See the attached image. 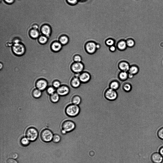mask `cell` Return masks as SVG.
Returning <instances> with one entry per match:
<instances>
[{"instance_id":"ba28073f","label":"cell","mask_w":163,"mask_h":163,"mask_svg":"<svg viewBox=\"0 0 163 163\" xmlns=\"http://www.w3.org/2000/svg\"><path fill=\"white\" fill-rule=\"evenodd\" d=\"M48 82L46 80L41 79L38 80L35 83V85L37 89L41 91L43 90L47 87Z\"/></svg>"},{"instance_id":"cb8c5ba5","label":"cell","mask_w":163,"mask_h":163,"mask_svg":"<svg viewBox=\"0 0 163 163\" xmlns=\"http://www.w3.org/2000/svg\"><path fill=\"white\" fill-rule=\"evenodd\" d=\"M119 77L121 80L125 81L128 77V73L126 72L122 71L119 73Z\"/></svg>"},{"instance_id":"f6af8a7d","label":"cell","mask_w":163,"mask_h":163,"mask_svg":"<svg viewBox=\"0 0 163 163\" xmlns=\"http://www.w3.org/2000/svg\"><path fill=\"white\" fill-rule=\"evenodd\" d=\"M85 0H78L80 1H82V2L84 1Z\"/></svg>"},{"instance_id":"52a82bcc","label":"cell","mask_w":163,"mask_h":163,"mask_svg":"<svg viewBox=\"0 0 163 163\" xmlns=\"http://www.w3.org/2000/svg\"><path fill=\"white\" fill-rule=\"evenodd\" d=\"M104 96L105 98L109 100H114L116 99L117 96L116 92L115 90L110 88L107 90L105 92Z\"/></svg>"},{"instance_id":"ffe728a7","label":"cell","mask_w":163,"mask_h":163,"mask_svg":"<svg viewBox=\"0 0 163 163\" xmlns=\"http://www.w3.org/2000/svg\"><path fill=\"white\" fill-rule=\"evenodd\" d=\"M127 46L126 42L123 40L119 41L117 43V47L118 49L121 50H125Z\"/></svg>"},{"instance_id":"484cf974","label":"cell","mask_w":163,"mask_h":163,"mask_svg":"<svg viewBox=\"0 0 163 163\" xmlns=\"http://www.w3.org/2000/svg\"><path fill=\"white\" fill-rule=\"evenodd\" d=\"M41 91L37 89L34 90L32 92L33 96L36 98L40 97L41 96Z\"/></svg>"},{"instance_id":"7bdbcfd3","label":"cell","mask_w":163,"mask_h":163,"mask_svg":"<svg viewBox=\"0 0 163 163\" xmlns=\"http://www.w3.org/2000/svg\"><path fill=\"white\" fill-rule=\"evenodd\" d=\"M133 75L129 73L128 74V77L131 78L133 77Z\"/></svg>"},{"instance_id":"d590c367","label":"cell","mask_w":163,"mask_h":163,"mask_svg":"<svg viewBox=\"0 0 163 163\" xmlns=\"http://www.w3.org/2000/svg\"><path fill=\"white\" fill-rule=\"evenodd\" d=\"M74 59L75 62H80L82 60V58L79 55L75 56Z\"/></svg>"},{"instance_id":"bcb514c9","label":"cell","mask_w":163,"mask_h":163,"mask_svg":"<svg viewBox=\"0 0 163 163\" xmlns=\"http://www.w3.org/2000/svg\"><path fill=\"white\" fill-rule=\"evenodd\" d=\"M162 140V142H163V139Z\"/></svg>"},{"instance_id":"d4e9b609","label":"cell","mask_w":163,"mask_h":163,"mask_svg":"<svg viewBox=\"0 0 163 163\" xmlns=\"http://www.w3.org/2000/svg\"><path fill=\"white\" fill-rule=\"evenodd\" d=\"M38 40L40 43L42 44H44L47 42L48 38L45 36L42 35L38 37Z\"/></svg>"},{"instance_id":"5bb4252c","label":"cell","mask_w":163,"mask_h":163,"mask_svg":"<svg viewBox=\"0 0 163 163\" xmlns=\"http://www.w3.org/2000/svg\"><path fill=\"white\" fill-rule=\"evenodd\" d=\"M62 45L59 42L55 41L52 43L51 47L53 51L56 53L59 51L61 49Z\"/></svg>"},{"instance_id":"4316f807","label":"cell","mask_w":163,"mask_h":163,"mask_svg":"<svg viewBox=\"0 0 163 163\" xmlns=\"http://www.w3.org/2000/svg\"><path fill=\"white\" fill-rule=\"evenodd\" d=\"M61 138L60 136L57 134L53 135L52 141L54 143L59 142L61 140Z\"/></svg>"},{"instance_id":"4dcf8cb0","label":"cell","mask_w":163,"mask_h":163,"mask_svg":"<svg viewBox=\"0 0 163 163\" xmlns=\"http://www.w3.org/2000/svg\"><path fill=\"white\" fill-rule=\"evenodd\" d=\"M52 86L56 89L61 85L60 82L57 80L54 81L52 83Z\"/></svg>"},{"instance_id":"d6986e66","label":"cell","mask_w":163,"mask_h":163,"mask_svg":"<svg viewBox=\"0 0 163 163\" xmlns=\"http://www.w3.org/2000/svg\"><path fill=\"white\" fill-rule=\"evenodd\" d=\"M60 96L56 92L50 95V99L51 101L53 103H58L60 99Z\"/></svg>"},{"instance_id":"9a60e30c","label":"cell","mask_w":163,"mask_h":163,"mask_svg":"<svg viewBox=\"0 0 163 163\" xmlns=\"http://www.w3.org/2000/svg\"><path fill=\"white\" fill-rule=\"evenodd\" d=\"M81 83L79 77H75L71 81L70 84L72 87L76 88H79L80 86Z\"/></svg>"},{"instance_id":"1f68e13d","label":"cell","mask_w":163,"mask_h":163,"mask_svg":"<svg viewBox=\"0 0 163 163\" xmlns=\"http://www.w3.org/2000/svg\"><path fill=\"white\" fill-rule=\"evenodd\" d=\"M157 135L160 139H163V127L160 128L157 131Z\"/></svg>"},{"instance_id":"60d3db41","label":"cell","mask_w":163,"mask_h":163,"mask_svg":"<svg viewBox=\"0 0 163 163\" xmlns=\"http://www.w3.org/2000/svg\"><path fill=\"white\" fill-rule=\"evenodd\" d=\"M4 1L7 3L8 4H11L14 2V0H4Z\"/></svg>"},{"instance_id":"4fadbf2b","label":"cell","mask_w":163,"mask_h":163,"mask_svg":"<svg viewBox=\"0 0 163 163\" xmlns=\"http://www.w3.org/2000/svg\"><path fill=\"white\" fill-rule=\"evenodd\" d=\"M79 78L81 83H85L89 81L91 79V76L88 73L85 72L79 75Z\"/></svg>"},{"instance_id":"74e56055","label":"cell","mask_w":163,"mask_h":163,"mask_svg":"<svg viewBox=\"0 0 163 163\" xmlns=\"http://www.w3.org/2000/svg\"><path fill=\"white\" fill-rule=\"evenodd\" d=\"M18 155L16 153H13L11 154L10 155V158L13 159L16 158L18 157Z\"/></svg>"},{"instance_id":"8fae6325","label":"cell","mask_w":163,"mask_h":163,"mask_svg":"<svg viewBox=\"0 0 163 163\" xmlns=\"http://www.w3.org/2000/svg\"><path fill=\"white\" fill-rule=\"evenodd\" d=\"M96 44L93 42L88 43L86 45V49L88 53L90 54H92L95 52L97 49Z\"/></svg>"},{"instance_id":"8d00e7d4","label":"cell","mask_w":163,"mask_h":163,"mask_svg":"<svg viewBox=\"0 0 163 163\" xmlns=\"http://www.w3.org/2000/svg\"><path fill=\"white\" fill-rule=\"evenodd\" d=\"M6 163H18L15 159L10 158L7 160Z\"/></svg>"},{"instance_id":"7c38bea8","label":"cell","mask_w":163,"mask_h":163,"mask_svg":"<svg viewBox=\"0 0 163 163\" xmlns=\"http://www.w3.org/2000/svg\"><path fill=\"white\" fill-rule=\"evenodd\" d=\"M152 161L154 163H161L163 160V157L159 153L155 152L151 156Z\"/></svg>"},{"instance_id":"277c9868","label":"cell","mask_w":163,"mask_h":163,"mask_svg":"<svg viewBox=\"0 0 163 163\" xmlns=\"http://www.w3.org/2000/svg\"><path fill=\"white\" fill-rule=\"evenodd\" d=\"M38 135V133L37 130L33 127L28 129L26 132V138L31 141L35 140L37 138Z\"/></svg>"},{"instance_id":"2e32d148","label":"cell","mask_w":163,"mask_h":163,"mask_svg":"<svg viewBox=\"0 0 163 163\" xmlns=\"http://www.w3.org/2000/svg\"><path fill=\"white\" fill-rule=\"evenodd\" d=\"M70 101L71 103L79 105L81 102L82 99L79 95L75 94L72 96Z\"/></svg>"},{"instance_id":"d6a6232c","label":"cell","mask_w":163,"mask_h":163,"mask_svg":"<svg viewBox=\"0 0 163 163\" xmlns=\"http://www.w3.org/2000/svg\"><path fill=\"white\" fill-rule=\"evenodd\" d=\"M47 93L51 95L55 92V89L53 86L48 87L47 89Z\"/></svg>"},{"instance_id":"f546056e","label":"cell","mask_w":163,"mask_h":163,"mask_svg":"<svg viewBox=\"0 0 163 163\" xmlns=\"http://www.w3.org/2000/svg\"><path fill=\"white\" fill-rule=\"evenodd\" d=\"M126 42L127 46L129 47H132L135 45V42L133 39H128Z\"/></svg>"},{"instance_id":"e0dca14e","label":"cell","mask_w":163,"mask_h":163,"mask_svg":"<svg viewBox=\"0 0 163 163\" xmlns=\"http://www.w3.org/2000/svg\"><path fill=\"white\" fill-rule=\"evenodd\" d=\"M130 67L129 64L125 61L121 62L119 64V68L122 71L127 72L129 71Z\"/></svg>"},{"instance_id":"603a6c76","label":"cell","mask_w":163,"mask_h":163,"mask_svg":"<svg viewBox=\"0 0 163 163\" xmlns=\"http://www.w3.org/2000/svg\"><path fill=\"white\" fill-rule=\"evenodd\" d=\"M59 42L62 45H65L68 43L69 41L68 37L66 36H61L59 38Z\"/></svg>"},{"instance_id":"7402d4cb","label":"cell","mask_w":163,"mask_h":163,"mask_svg":"<svg viewBox=\"0 0 163 163\" xmlns=\"http://www.w3.org/2000/svg\"><path fill=\"white\" fill-rule=\"evenodd\" d=\"M119 87L120 84L119 82L116 81H113L110 84V88L114 90L117 89Z\"/></svg>"},{"instance_id":"6da1fadb","label":"cell","mask_w":163,"mask_h":163,"mask_svg":"<svg viewBox=\"0 0 163 163\" xmlns=\"http://www.w3.org/2000/svg\"><path fill=\"white\" fill-rule=\"evenodd\" d=\"M64 111L67 116L70 117H74L79 114L80 108L79 105L71 103L66 107Z\"/></svg>"},{"instance_id":"30bf717a","label":"cell","mask_w":163,"mask_h":163,"mask_svg":"<svg viewBox=\"0 0 163 163\" xmlns=\"http://www.w3.org/2000/svg\"><path fill=\"white\" fill-rule=\"evenodd\" d=\"M84 66L80 62H75L72 65L71 68L73 71L76 73L81 72L83 70Z\"/></svg>"},{"instance_id":"ab89813d","label":"cell","mask_w":163,"mask_h":163,"mask_svg":"<svg viewBox=\"0 0 163 163\" xmlns=\"http://www.w3.org/2000/svg\"><path fill=\"white\" fill-rule=\"evenodd\" d=\"M159 153L163 157V147H161L159 150Z\"/></svg>"},{"instance_id":"5b68a950","label":"cell","mask_w":163,"mask_h":163,"mask_svg":"<svg viewBox=\"0 0 163 163\" xmlns=\"http://www.w3.org/2000/svg\"><path fill=\"white\" fill-rule=\"evenodd\" d=\"M53 135L50 130L45 129L42 131L41 134V137L44 141L48 142L52 140Z\"/></svg>"},{"instance_id":"b9f144b4","label":"cell","mask_w":163,"mask_h":163,"mask_svg":"<svg viewBox=\"0 0 163 163\" xmlns=\"http://www.w3.org/2000/svg\"><path fill=\"white\" fill-rule=\"evenodd\" d=\"M32 29L37 30L38 28V26L37 24H34L32 26Z\"/></svg>"},{"instance_id":"8992f818","label":"cell","mask_w":163,"mask_h":163,"mask_svg":"<svg viewBox=\"0 0 163 163\" xmlns=\"http://www.w3.org/2000/svg\"><path fill=\"white\" fill-rule=\"evenodd\" d=\"M70 91L69 87L65 85H61L56 89V92L60 96H65L68 95Z\"/></svg>"},{"instance_id":"ac0fdd59","label":"cell","mask_w":163,"mask_h":163,"mask_svg":"<svg viewBox=\"0 0 163 163\" xmlns=\"http://www.w3.org/2000/svg\"><path fill=\"white\" fill-rule=\"evenodd\" d=\"M29 34L31 37L33 39L37 38L40 36L39 32L38 30L33 29L30 30Z\"/></svg>"},{"instance_id":"f1b7e54d","label":"cell","mask_w":163,"mask_h":163,"mask_svg":"<svg viewBox=\"0 0 163 163\" xmlns=\"http://www.w3.org/2000/svg\"><path fill=\"white\" fill-rule=\"evenodd\" d=\"M123 89L126 92H128L130 91L131 89V85L128 83L125 84L123 86Z\"/></svg>"},{"instance_id":"3957f363","label":"cell","mask_w":163,"mask_h":163,"mask_svg":"<svg viewBox=\"0 0 163 163\" xmlns=\"http://www.w3.org/2000/svg\"><path fill=\"white\" fill-rule=\"evenodd\" d=\"M12 48L13 53L18 56L23 55L25 51V46L23 44L21 43L14 44Z\"/></svg>"},{"instance_id":"836d02e7","label":"cell","mask_w":163,"mask_h":163,"mask_svg":"<svg viewBox=\"0 0 163 163\" xmlns=\"http://www.w3.org/2000/svg\"><path fill=\"white\" fill-rule=\"evenodd\" d=\"M78 1V0H66L67 3L71 5H76Z\"/></svg>"},{"instance_id":"e575fe53","label":"cell","mask_w":163,"mask_h":163,"mask_svg":"<svg viewBox=\"0 0 163 163\" xmlns=\"http://www.w3.org/2000/svg\"><path fill=\"white\" fill-rule=\"evenodd\" d=\"M105 43L107 45L110 47L113 45L114 43V41L112 39L110 38L107 40Z\"/></svg>"},{"instance_id":"44dd1931","label":"cell","mask_w":163,"mask_h":163,"mask_svg":"<svg viewBox=\"0 0 163 163\" xmlns=\"http://www.w3.org/2000/svg\"><path fill=\"white\" fill-rule=\"evenodd\" d=\"M138 71V67L135 65H133L130 67L128 71L129 73L134 75L137 74Z\"/></svg>"},{"instance_id":"9c48e42d","label":"cell","mask_w":163,"mask_h":163,"mask_svg":"<svg viewBox=\"0 0 163 163\" xmlns=\"http://www.w3.org/2000/svg\"><path fill=\"white\" fill-rule=\"evenodd\" d=\"M41 32L42 35L45 36L48 38L51 35L52 33V29L49 25L47 24H44L41 27Z\"/></svg>"},{"instance_id":"f35d334b","label":"cell","mask_w":163,"mask_h":163,"mask_svg":"<svg viewBox=\"0 0 163 163\" xmlns=\"http://www.w3.org/2000/svg\"><path fill=\"white\" fill-rule=\"evenodd\" d=\"M110 49L111 51L114 52L116 51V49L115 46L113 45L110 47Z\"/></svg>"},{"instance_id":"ee69618b","label":"cell","mask_w":163,"mask_h":163,"mask_svg":"<svg viewBox=\"0 0 163 163\" xmlns=\"http://www.w3.org/2000/svg\"><path fill=\"white\" fill-rule=\"evenodd\" d=\"M96 47L97 49H99L100 48V46L99 44H96Z\"/></svg>"},{"instance_id":"83f0119b","label":"cell","mask_w":163,"mask_h":163,"mask_svg":"<svg viewBox=\"0 0 163 163\" xmlns=\"http://www.w3.org/2000/svg\"><path fill=\"white\" fill-rule=\"evenodd\" d=\"M21 143L23 146H26L29 143V140L26 138L24 137L22 138L21 140Z\"/></svg>"},{"instance_id":"7a4b0ae2","label":"cell","mask_w":163,"mask_h":163,"mask_svg":"<svg viewBox=\"0 0 163 163\" xmlns=\"http://www.w3.org/2000/svg\"><path fill=\"white\" fill-rule=\"evenodd\" d=\"M76 127L75 123L73 120L68 119L63 120L61 122L60 125L61 130L64 131L66 133L74 130Z\"/></svg>"}]
</instances>
